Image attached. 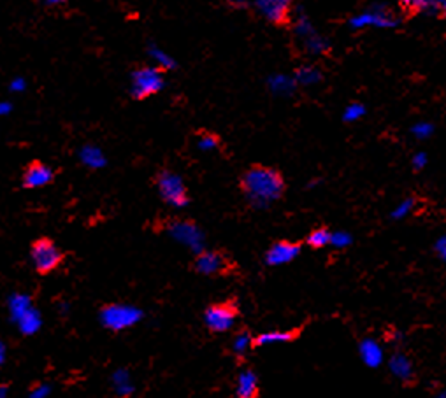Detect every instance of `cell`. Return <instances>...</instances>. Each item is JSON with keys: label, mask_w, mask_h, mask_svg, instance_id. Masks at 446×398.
I'll use <instances>...</instances> for the list:
<instances>
[{"label": "cell", "mask_w": 446, "mask_h": 398, "mask_svg": "<svg viewBox=\"0 0 446 398\" xmlns=\"http://www.w3.org/2000/svg\"><path fill=\"white\" fill-rule=\"evenodd\" d=\"M241 190L253 209H267L283 197L285 179L276 169L255 165L244 172Z\"/></svg>", "instance_id": "obj_1"}, {"label": "cell", "mask_w": 446, "mask_h": 398, "mask_svg": "<svg viewBox=\"0 0 446 398\" xmlns=\"http://www.w3.org/2000/svg\"><path fill=\"white\" fill-rule=\"evenodd\" d=\"M227 265H229L227 258L218 251L204 249L195 254V270L203 276H218L225 272Z\"/></svg>", "instance_id": "obj_12"}, {"label": "cell", "mask_w": 446, "mask_h": 398, "mask_svg": "<svg viewBox=\"0 0 446 398\" xmlns=\"http://www.w3.org/2000/svg\"><path fill=\"white\" fill-rule=\"evenodd\" d=\"M51 395V386L50 384H37L35 388H32L28 391V397L30 398H46Z\"/></svg>", "instance_id": "obj_34"}, {"label": "cell", "mask_w": 446, "mask_h": 398, "mask_svg": "<svg viewBox=\"0 0 446 398\" xmlns=\"http://www.w3.org/2000/svg\"><path fill=\"white\" fill-rule=\"evenodd\" d=\"M77 158H80V162L83 163L84 167L92 169V171H99V169H104L107 165L106 153L95 144L81 146L80 151H77Z\"/></svg>", "instance_id": "obj_17"}, {"label": "cell", "mask_w": 446, "mask_h": 398, "mask_svg": "<svg viewBox=\"0 0 446 398\" xmlns=\"http://www.w3.org/2000/svg\"><path fill=\"white\" fill-rule=\"evenodd\" d=\"M434 253L438 254V258L446 263V234L439 236L434 243Z\"/></svg>", "instance_id": "obj_35"}, {"label": "cell", "mask_w": 446, "mask_h": 398, "mask_svg": "<svg viewBox=\"0 0 446 398\" xmlns=\"http://www.w3.org/2000/svg\"><path fill=\"white\" fill-rule=\"evenodd\" d=\"M357 349L359 358L367 368H380L385 363V349L374 337H364Z\"/></svg>", "instance_id": "obj_13"}, {"label": "cell", "mask_w": 446, "mask_h": 398, "mask_svg": "<svg viewBox=\"0 0 446 398\" xmlns=\"http://www.w3.org/2000/svg\"><path fill=\"white\" fill-rule=\"evenodd\" d=\"M402 23L399 15L392 11L387 4L376 2L367 8L360 9L348 19V27L351 30H367V28H376V30H392Z\"/></svg>", "instance_id": "obj_2"}, {"label": "cell", "mask_w": 446, "mask_h": 398, "mask_svg": "<svg viewBox=\"0 0 446 398\" xmlns=\"http://www.w3.org/2000/svg\"><path fill=\"white\" fill-rule=\"evenodd\" d=\"M416 209V198L415 197H406L402 198V200L399 202V204L396 205V207L392 209V213H390V218L396 221H400V220H406V218L409 216V214L413 213Z\"/></svg>", "instance_id": "obj_28"}, {"label": "cell", "mask_w": 446, "mask_h": 398, "mask_svg": "<svg viewBox=\"0 0 446 398\" xmlns=\"http://www.w3.org/2000/svg\"><path fill=\"white\" fill-rule=\"evenodd\" d=\"M232 8L236 9H243V8H248L250 4H252V0H227Z\"/></svg>", "instance_id": "obj_39"}, {"label": "cell", "mask_w": 446, "mask_h": 398, "mask_svg": "<svg viewBox=\"0 0 446 398\" xmlns=\"http://www.w3.org/2000/svg\"><path fill=\"white\" fill-rule=\"evenodd\" d=\"M299 42H301L302 50H304L309 57H324V55H327L328 51L332 50V44L331 41H328V37H325V35L320 34L318 30Z\"/></svg>", "instance_id": "obj_19"}, {"label": "cell", "mask_w": 446, "mask_h": 398, "mask_svg": "<svg viewBox=\"0 0 446 398\" xmlns=\"http://www.w3.org/2000/svg\"><path fill=\"white\" fill-rule=\"evenodd\" d=\"M32 307H35V305H34V300H32V296L28 295V293L18 292V293H12V295H9L8 312H9V318H11L12 323H16L19 318H21V316L27 314Z\"/></svg>", "instance_id": "obj_18"}, {"label": "cell", "mask_w": 446, "mask_h": 398, "mask_svg": "<svg viewBox=\"0 0 446 398\" xmlns=\"http://www.w3.org/2000/svg\"><path fill=\"white\" fill-rule=\"evenodd\" d=\"M353 244V236L346 230H334L331 236V246L334 249H348Z\"/></svg>", "instance_id": "obj_32"}, {"label": "cell", "mask_w": 446, "mask_h": 398, "mask_svg": "<svg viewBox=\"0 0 446 398\" xmlns=\"http://www.w3.org/2000/svg\"><path fill=\"white\" fill-rule=\"evenodd\" d=\"M165 70L157 65L133 68L130 74V97L133 100H146L158 95L165 88Z\"/></svg>", "instance_id": "obj_3"}, {"label": "cell", "mask_w": 446, "mask_h": 398, "mask_svg": "<svg viewBox=\"0 0 446 398\" xmlns=\"http://www.w3.org/2000/svg\"><path fill=\"white\" fill-rule=\"evenodd\" d=\"M44 8H60V6L69 4L71 0H39Z\"/></svg>", "instance_id": "obj_37"}, {"label": "cell", "mask_w": 446, "mask_h": 398, "mask_svg": "<svg viewBox=\"0 0 446 398\" xmlns=\"http://www.w3.org/2000/svg\"><path fill=\"white\" fill-rule=\"evenodd\" d=\"M294 77L295 81H297L299 86L311 88V86H317V84H320L322 81H324V73H322L317 65L308 64V65H301V67L294 73Z\"/></svg>", "instance_id": "obj_21"}, {"label": "cell", "mask_w": 446, "mask_h": 398, "mask_svg": "<svg viewBox=\"0 0 446 398\" xmlns=\"http://www.w3.org/2000/svg\"><path fill=\"white\" fill-rule=\"evenodd\" d=\"M58 312H62V314H64V316L69 314V312H71V307H69V305H67V302L58 303Z\"/></svg>", "instance_id": "obj_41"}, {"label": "cell", "mask_w": 446, "mask_h": 398, "mask_svg": "<svg viewBox=\"0 0 446 398\" xmlns=\"http://www.w3.org/2000/svg\"><path fill=\"white\" fill-rule=\"evenodd\" d=\"M15 325L21 335H35L39 330H41L42 316L37 307H32L30 311H28L25 316H21Z\"/></svg>", "instance_id": "obj_23"}, {"label": "cell", "mask_w": 446, "mask_h": 398, "mask_svg": "<svg viewBox=\"0 0 446 398\" xmlns=\"http://www.w3.org/2000/svg\"><path fill=\"white\" fill-rule=\"evenodd\" d=\"M30 260L39 274H50L64 262V253L51 239H37L30 247Z\"/></svg>", "instance_id": "obj_7"}, {"label": "cell", "mask_w": 446, "mask_h": 398, "mask_svg": "<svg viewBox=\"0 0 446 398\" xmlns=\"http://www.w3.org/2000/svg\"><path fill=\"white\" fill-rule=\"evenodd\" d=\"M389 370L392 372V376L396 377L400 383H411L415 379V367H413V361L409 360V357L406 353H393L389 360Z\"/></svg>", "instance_id": "obj_14"}, {"label": "cell", "mask_w": 446, "mask_h": 398, "mask_svg": "<svg viewBox=\"0 0 446 398\" xmlns=\"http://www.w3.org/2000/svg\"><path fill=\"white\" fill-rule=\"evenodd\" d=\"M436 126L431 122H416L409 126V133L416 140H427L434 135Z\"/></svg>", "instance_id": "obj_30"}, {"label": "cell", "mask_w": 446, "mask_h": 398, "mask_svg": "<svg viewBox=\"0 0 446 398\" xmlns=\"http://www.w3.org/2000/svg\"><path fill=\"white\" fill-rule=\"evenodd\" d=\"M99 318L107 330L123 332L138 325L145 318V312L133 303H109L100 311Z\"/></svg>", "instance_id": "obj_4"}, {"label": "cell", "mask_w": 446, "mask_h": 398, "mask_svg": "<svg viewBox=\"0 0 446 398\" xmlns=\"http://www.w3.org/2000/svg\"><path fill=\"white\" fill-rule=\"evenodd\" d=\"M438 397H446V391H439Z\"/></svg>", "instance_id": "obj_45"}, {"label": "cell", "mask_w": 446, "mask_h": 398, "mask_svg": "<svg viewBox=\"0 0 446 398\" xmlns=\"http://www.w3.org/2000/svg\"><path fill=\"white\" fill-rule=\"evenodd\" d=\"M297 339V330H269L255 337V348H267V345L288 344Z\"/></svg>", "instance_id": "obj_20"}, {"label": "cell", "mask_w": 446, "mask_h": 398, "mask_svg": "<svg viewBox=\"0 0 446 398\" xmlns=\"http://www.w3.org/2000/svg\"><path fill=\"white\" fill-rule=\"evenodd\" d=\"M8 393H9V388L6 386V384H0V398L8 397Z\"/></svg>", "instance_id": "obj_43"}, {"label": "cell", "mask_w": 446, "mask_h": 398, "mask_svg": "<svg viewBox=\"0 0 446 398\" xmlns=\"http://www.w3.org/2000/svg\"><path fill=\"white\" fill-rule=\"evenodd\" d=\"M111 388L115 391L118 397H130L133 393V383H132V376H130V372L127 368H118V370L113 372V376H111Z\"/></svg>", "instance_id": "obj_22"}, {"label": "cell", "mask_w": 446, "mask_h": 398, "mask_svg": "<svg viewBox=\"0 0 446 398\" xmlns=\"http://www.w3.org/2000/svg\"><path fill=\"white\" fill-rule=\"evenodd\" d=\"M237 321V309L232 303H213L204 311V325L213 334H225L234 328Z\"/></svg>", "instance_id": "obj_8"}, {"label": "cell", "mask_w": 446, "mask_h": 398, "mask_svg": "<svg viewBox=\"0 0 446 398\" xmlns=\"http://www.w3.org/2000/svg\"><path fill=\"white\" fill-rule=\"evenodd\" d=\"M55 179V171L42 162H32L28 163V167L25 169L24 176H21V184L27 190H39L44 186L51 184Z\"/></svg>", "instance_id": "obj_11"}, {"label": "cell", "mask_w": 446, "mask_h": 398, "mask_svg": "<svg viewBox=\"0 0 446 398\" xmlns=\"http://www.w3.org/2000/svg\"><path fill=\"white\" fill-rule=\"evenodd\" d=\"M25 90H27V81H25V77H15V79H11V83H9V91H11V93H24Z\"/></svg>", "instance_id": "obj_36"}, {"label": "cell", "mask_w": 446, "mask_h": 398, "mask_svg": "<svg viewBox=\"0 0 446 398\" xmlns=\"http://www.w3.org/2000/svg\"><path fill=\"white\" fill-rule=\"evenodd\" d=\"M197 148L204 153L216 151V149L220 148V137L211 132L201 133V137H198L197 140Z\"/></svg>", "instance_id": "obj_31"}, {"label": "cell", "mask_w": 446, "mask_h": 398, "mask_svg": "<svg viewBox=\"0 0 446 398\" xmlns=\"http://www.w3.org/2000/svg\"><path fill=\"white\" fill-rule=\"evenodd\" d=\"M6 358H8V348L4 342H0V367L6 363Z\"/></svg>", "instance_id": "obj_40"}, {"label": "cell", "mask_w": 446, "mask_h": 398, "mask_svg": "<svg viewBox=\"0 0 446 398\" xmlns=\"http://www.w3.org/2000/svg\"><path fill=\"white\" fill-rule=\"evenodd\" d=\"M167 234L192 253H201L206 247V236L197 223L190 220H174L167 225Z\"/></svg>", "instance_id": "obj_6"}, {"label": "cell", "mask_w": 446, "mask_h": 398, "mask_svg": "<svg viewBox=\"0 0 446 398\" xmlns=\"http://www.w3.org/2000/svg\"><path fill=\"white\" fill-rule=\"evenodd\" d=\"M367 114V107L364 106L362 102H350L343 109V114H341V120L344 123H355L362 120Z\"/></svg>", "instance_id": "obj_29"}, {"label": "cell", "mask_w": 446, "mask_h": 398, "mask_svg": "<svg viewBox=\"0 0 446 398\" xmlns=\"http://www.w3.org/2000/svg\"><path fill=\"white\" fill-rule=\"evenodd\" d=\"M429 165V155L425 151H416L411 158V167L415 171H423Z\"/></svg>", "instance_id": "obj_33"}, {"label": "cell", "mask_w": 446, "mask_h": 398, "mask_svg": "<svg viewBox=\"0 0 446 398\" xmlns=\"http://www.w3.org/2000/svg\"><path fill=\"white\" fill-rule=\"evenodd\" d=\"M302 247L297 243H290V240H278L267 249L263 262L269 267H281L288 265L294 260L299 258Z\"/></svg>", "instance_id": "obj_10"}, {"label": "cell", "mask_w": 446, "mask_h": 398, "mask_svg": "<svg viewBox=\"0 0 446 398\" xmlns=\"http://www.w3.org/2000/svg\"><path fill=\"white\" fill-rule=\"evenodd\" d=\"M400 8L413 15H438V0H400Z\"/></svg>", "instance_id": "obj_24"}, {"label": "cell", "mask_w": 446, "mask_h": 398, "mask_svg": "<svg viewBox=\"0 0 446 398\" xmlns=\"http://www.w3.org/2000/svg\"><path fill=\"white\" fill-rule=\"evenodd\" d=\"M148 57L151 58L153 65L160 67L162 70H172V68H178V61H176L167 51L162 50L160 46L155 44V42H149L148 44Z\"/></svg>", "instance_id": "obj_25"}, {"label": "cell", "mask_w": 446, "mask_h": 398, "mask_svg": "<svg viewBox=\"0 0 446 398\" xmlns=\"http://www.w3.org/2000/svg\"><path fill=\"white\" fill-rule=\"evenodd\" d=\"M252 6L271 25H286L294 15V0H252Z\"/></svg>", "instance_id": "obj_9"}, {"label": "cell", "mask_w": 446, "mask_h": 398, "mask_svg": "<svg viewBox=\"0 0 446 398\" xmlns=\"http://www.w3.org/2000/svg\"><path fill=\"white\" fill-rule=\"evenodd\" d=\"M259 376L252 368H244L239 372L236 381V395L239 398H255L259 397Z\"/></svg>", "instance_id": "obj_16"}, {"label": "cell", "mask_w": 446, "mask_h": 398, "mask_svg": "<svg viewBox=\"0 0 446 398\" xmlns=\"http://www.w3.org/2000/svg\"><path fill=\"white\" fill-rule=\"evenodd\" d=\"M318 184H320V179H315V181L308 182V186H306V188H308V190H313L315 186H318Z\"/></svg>", "instance_id": "obj_44"}, {"label": "cell", "mask_w": 446, "mask_h": 398, "mask_svg": "<svg viewBox=\"0 0 446 398\" xmlns=\"http://www.w3.org/2000/svg\"><path fill=\"white\" fill-rule=\"evenodd\" d=\"M157 190L162 200L174 209H183L190 204L188 190L180 174L172 171H162L157 176Z\"/></svg>", "instance_id": "obj_5"}, {"label": "cell", "mask_w": 446, "mask_h": 398, "mask_svg": "<svg viewBox=\"0 0 446 398\" xmlns=\"http://www.w3.org/2000/svg\"><path fill=\"white\" fill-rule=\"evenodd\" d=\"M331 236L332 231L328 228H317L308 236V246L313 249H324V247L331 246Z\"/></svg>", "instance_id": "obj_27"}, {"label": "cell", "mask_w": 446, "mask_h": 398, "mask_svg": "<svg viewBox=\"0 0 446 398\" xmlns=\"http://www.w3.org/2000/svg\"><path fill=\"white\" fill-rule=\"evenodd\" d=\"M252 348H255V337H253V335L246 330L239 332V334L232 339V345H230L232 353L236 354L237 358L246 357Z\"/></svg>", "instance_id": "obj_26"}, {"label": "cell", "mask_w": 446, "mask_h": 398, "mask_svg": "<svg viewBox=\"0 0 446 398\" xmlns=\"http://www.w3.org/2000/svg\"><path fill=\"white\" fill-rule=\"evenodd\" d=\"M12 113V104L9 100H0V116H8Z\"/></svg>", "instance_id": "obj_38"}, {"label": "cell", "mask_w": 446, "mask_h": 398, "mask_svg": "<svg viewBox=\"0 0 446 398\" xmlns=\"http://www.w3.org/2000/svg\"><path fill=\"white\" fill-rule=\"evenodd\" d=\"M438 9L439 12L446 15V0H438Z\"/></svg>", "instance_id": "obj_42"}, {"label": "cell", "mask_w": 446, "mask_h": 398, "mask_svg": "<svg viewBox=\"0 0 446 398\" xmlns=\"http://www.w3.org/2000/svg\"><path fill=\"white\" fill-rule=\"evenodd\" d=\"M267 88L276 97H292L294 91L299 88V84L295 81L294 74L290 76V74L276 73L267 77Z\"/></svg>", "instance_id": "obj_15"}]
</instances>
